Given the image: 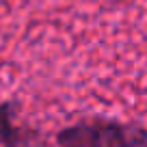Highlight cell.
I'll return each instance as SVG.
<instances>
[{"instance_id":"1","label":"cell","mask_w":147,"mask_h":147,"mask_svg":"<svg viewBox=\"0 0 147 147\" xmlns=\"http://www.w3.org/2000/svg\"><path fill=\"white\" fill-rule=\"evenodd\" d=\"M61 147H145V130L113 121H89L59 134Z\"/></svg>"},{"instance_id":"2","label":"cell","mask_w":147,"mask_h":147,"mask_svg":"<svg viewBox=\"0 0 147 147\" xmlns=\"http://www.w3.org/2000/svg\"><path fill=\"white\" fill-rule=\"evenodd\" d=\"M11 119H13V110L9 106H0V147H15L18 130Z\"/></svg>"}]
</instances>
